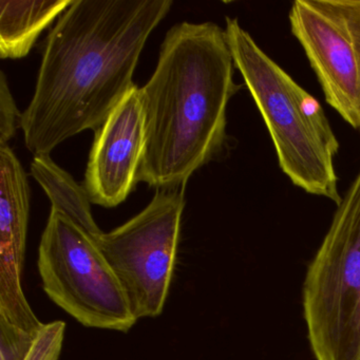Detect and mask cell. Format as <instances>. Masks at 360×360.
I'll list each match as a JSON object with an SVG mask.
<instances>
[{
	"mask_svg": "<svg viewBox=\"0 0 360 360\" xmlns=\"http://www.w3.org/2000/svg\"><path fill=\"white\" fill-rule=\"evenodd\" d=\"M172 0H75L46 39L34 94L22 113L25 145L50 155L98 130L136 86L147 39Z\"/></svg>",
	"mask_w": 360,
	"mask_h": 360,
	"instance_id": "1",
	"label": "cell"
},
{
	"mask_svg": "<svg viewBox=\"0 0 360 360\" xmlns=\"http://www.w3.org/2000/svg\"><path fill=\"white\" fill-rule=\"evenodd\" d=\"M224 29L212 22L174 25L155 72L140 88L145 148L139 182L157 191L185 188L226 142V111L241 89Z\"/></svg>",
	"mask_w": 360,
	"mask_h": 360,
	"instance_id": "2",
	"label": "cell"
},
{
	"mask_svg": "<svg viewBox=\"0 0 360 360\" xmlns=\"http://www.w3.org/2000/svg\"><path fill=\"white\" fill-rule=\"evenodd\" d=\"M225 20L235 67L262 115L282 172L307 193L339 205L334 165L339 142L321 105L259 47L238 18Z\"/></svg>",
	"mask_w": 360,
	"mask_h": 360,
	"instance_id": "3",
	"label": "cell"
},
{
	"mask_svg": "<svg viewBox=\"0 0 360 360\" xmlns=\"http://www.w3.org/2000/svg\"><path fill=\"white\" fill-rule=\"evenodd\" d=\"M317 360H360V170L337 208L303 285Z\"/></svg>",
	"mask_w": 360,
	"mask_h": 360,
	"instance_id": "4",
	"label": "cell"
},
{
	"mask_svg": "<svg viewBox=\"0 0 360 360\" xmlns=\"http://www.w3.org/2000/svg\"><path fill=\"white\" fill-rule=\"evenodd\" d=\"M37 265L48 297L84 326L126 333L138 321L94 238L58 210L50 212Z\"/></svg>",
	"mask_w": 360,
	"mask_h": 360,
	"instance_id": "5",
	"label": "cell"
},
{
	"mask_svg": "<svg viewBox=\"0 0 360 360\" xmlns=\"http://www.w3.org/2000/svg\"><path fill=\"white\" fill-rule=\"evenodd\" d=\"M184 193L185 188L157 191L140 214L94 240L136 319L163 313L178 252Z\"/></svg>",
	"mask_w": 360,
	"mask_h": 360,
	"instance_id": "6",
	"label": "cell"
},
{
	"mask_svg": "<svg viewBox=\"0 0 360 360\" xmlns=\"http://www.w3.org/2000/svg\"><path fill=\"white\" fill-rule=\"evenodd\" d=\"M290 22L326 103L360 129V0H296Z\"/></svg>",
	"mask_w": 360,
	"mask_h": 360,
	"instance_id": "7",
	"label": "cell"
},
{
	"mask_svg": "<svg viewBox=\"0 0 360 360\" xmlns=\"http://www.w3.org/2000/svg\"><path fill=\"white\" fill-rule=\"evenodd\" d=\"M145 148L140 88L134 86L96 130L83 186L90 201L117 207L136 189Z\"/></svg>",
	"mask_w": 360,
	"mask_h": 360,
	"instance_id": "8",
	"label": "cell"
},
{
	"mask_svg": "<svg viewBox=\"0 0 360 360\" xmlns=\"http://www.w3.org/2000/svg\"><path fill=\"white\" fill-rule=\"evenodd\" d=\"M26 172L11 147H0V317L37 336L44 323L22 288L30 216Z\"/></svg>",
	"mask_w": 360,
	"mask_h": 360,
	"instance_id": "9",
	"label": "cell"
},
{
	"mask_svg": "<svg viewBox=\"0 0 360 360\" xmlns=\"http://www.w3.org/2000/svg\"><path fill=\"white\" fill-rule=\"evenodd\" d=\"M75 0H0V58L28 56L37 39Z\"/></svg>",
	"mask_w": 360,
	"mask_h": 360,
	"instance_id": "10",
	"label": "cell"
},
{
	"mask_svg": "<svg viewBox=\"0 0 360 360\" xmlns=\"http://www.w3.org/2000/svg\"><path fill=\"white\" fill-rule=\"evenodd\" d=\"M31 174L47 193L51 210L66 214L94 240L103 233L92 216L91 201L85 187L60 167L50 155H34Z\"/></svg>",
	"mask_w": 360,
	"mask_h": 360,
	"instance_id": "11",
	"label": "cell"
},
{
	"mask_svg": "<svg viewBox=\"0 0 360 360\" xmlns=\"http://www.w3.org/2000/svg\"><path fill=\"white\" fill-rule=\"evenodd\" d=\"M37 337L0 317V360H26Z\"/></svg>",
	"mask_w": 360,
	"mask_h": 360,
	"instance_id": "12",
	"label": "cell"
},
{
	"mask_svg": "<svg viewBox=\"0 0 360 360\" xmlns=\"http://www.w3.org/2000/svg\"><path fill=\"white\" fill-rule=\"evenodd\" d=\"M66 323L60 320L44 324L26 360H58L62 353Z\"/></svg>",
	"mask_w": 360,
	"mask_h": 360,
	"instance_id": "13",
	"label": "cell"
},
{
	"mask_svg": "<svg viewBox=\"0 0 360 360\" xmlns=\"http://www.w3.org/2000/svg\"><path fill=\"white\" fill-rule=\"evenodd\" d=\"M22 113L12 96L5 72H0V147L8 146L22 126Z\"/></svg>",
	"mask_w": 360,
	"mask_h": 360,
	"instance_id": "14",
	"label": "cell"
}]
</instances>
